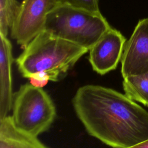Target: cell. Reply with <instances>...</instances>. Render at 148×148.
<instances>
[{
  "instance_id": "obj_1",
  "label": "cell",
  "mask_w": 148,
  "mask_h": 148,
  "mask_svg": "<svg viewBox=\"0 0 148 148\" xmlns=\"http://www.w3.org/2000/svg\"><path fill=\"white\" fill-rule=\"evenodd\" d=\"M87 132L113 148H128L148 139V112L125 94L93 84L80 87L72 100Z\"/></svg>"
},
{
  "instance_id": "obj_2",
  "label": "cell",
  "mask_w": 148,
  "mask_h": 148,
  "mask_svg": "<svg viewBox=\"0 0 148 148\" xmlns=\"http://www.w3.org/2000/svg\"><path fill=\"white\" fill-rule=\"evenodd\" d=\"M88 51L43 30L24 49L16 62L24 77L42 87L49 81L58 80Z\"/></svg>"
},
{
  "instance_id": "obj_3",
  "label": "cell",
  "mask_w": 148,
  "mask_h": 148,
  "mask_svg": "<svg viewBox=\"0 0 148 148\" xmlns=\"http://www.w3.org/2000/svg\"><path fill=\"white\" fill-rule=\"evenodd\" d=\"M110 27L100 11L57 5L47 14L43 30L89 50Z\"/></svg>"
},
{
  "instance_id": "obj_4",
  "label": "cell",
  "mask_w": 148,
  "mask_h": 148,
  "mask_svg": "<svg viewBox=\"0 0 148 148\" xmlns=\"http://www.w3.org/2000/svg\"><path fill=\"white\" fill-rule=\"evenodd\" d=\"M12 110L10 117L16 128L36 138L50 127L56 116L50 96L31 83L21 85L14 94Z\"/></svg>"
},
{
  "instance_id": "obj_5",
  "label": "cell",
  "mask_w": 148,
  "mask_h": 148,
  "mask_svg": "<svg viewBox=\"0 0 148 148\" xmlns=\"http://www.w3.org/2000/svg\"><path fill=\"white\" fill-rule=\"evenodd\" d=\"M56 5L55 0H23L10 30L12 38L21 48L43 30L47 15Z\"/></svg>"
},
{
  "instance_id": "obj_6",
  "label": "cell",
  "mask_w": 148,
  "mask_h": 148,
  "mask_svg": "<svg viewBox=\"0 0 148 148\" xmlns=\"http://www.w3.org/2000/svg\"><path fill=\"white\" fill-rule=\"evenodd\" d=\"M121 63L123 78L148 72V18L138 21L126 41Z\"/></svg>"
},
{
  "instance_id": "obj_7",
  "label": "cell",
  "mask_w": 148,
  "mask_h": 148,
  "mask_svg": "<svg viewBox=\"0 0 148 148\" xmlns=\"http://www.w3.org/2000/svg\"><path fill=\"white\" fill-rule=\"evenodd\" d=\"M125 38L110 27L89 49V62L94 71L105 75L115 69L121 61Z\"/></svg>"
},
{
  "instance_id": "obj_8",
  "label": "cell",
  "mask_w": 148,
  "mask_h": 148,
  "mask_svg": "<svg viewBox=\"0 0 148 148\" xmlns=\"http://www.w3.org/2000/svg\"><path fill=\"white\" fill-rule=\"evenodd\" d=\"M12 45L7 36L0 34V120L12 109Z\"/></svg>"
},
{
  "instance_id": "obj_9",
  "label": "cell",
  "mask_w": 148,
  "mask_h": 148,
  "mask_svg": "<svg viewBox=\"0 0 148 148\" xmlns=\"http://www.w3.org/2000/svg\"><path fill=\"white\" fill-rule=\"evenodd\" d=\"M123 87L125 94L133 101L148 105V72L124 78Z\"/></svg>"
},
{
  "instance_id": "obj_10",
  "label": "cell",
  "mask_w": 148,
  "mask_h": 148,
  "mask_svg": "<svg viewBox=\"0 0 148 148\" xmlns=\"http://www.w3.org/2000/svg\"><path fill=\"white\" fill-rule=\"evenodd\" d=\"M25 137L14 126L10 116L0 120V148H25Z\"/></svg>"
},
{
  "instance_id": "obj_11",
  "label": "cell",
  "mask_w": 148,
  "mask_h": 148,
  "mask_svg": "<svg viewBox=\"0 0 148 148\" xmlns=\"http://www.w3.org/2000/svg\"><path fill=\"white\" fill-rule=\"evenodd\" d=\"M21 3L17 0H0V34L7 36L18 14Z\"/></svg>"
},
{
  "instance_id": "obj_12",
  "label": "cell",
  "mask_w": 148,
  "mask_h": 148,
  "mask_svg": "<svg viewBox=\"0 0 148 148\" xmlns=\"http://www.w3.org/2000/svg\"><path fill=\"white\" fill-rule=\"evenodd\" d=\"M55 2L56 5H66L91 11H99V0H55Z\"/></svg>"
},
{
  "instance_id": "obj_13",
  "label": "cell",
  "mask_w": 148,
  "mask_h": 148,
  "mask_svg": "<svg viewBox=\"0 0 148 148\" xmlns=\"http://www.w3.org/2000/svg\"><path fill=\"white\" fill-rule=\"evenodd\" d=\"M25 148H47L36 137L25 134Z\"/></svg>"
},
{
  "instance_id": "obj_14",
  "label": "cell",
  "mask_w": 148,
  "mask_h": 148,
  "mask_svg": "<svg viewBox=\"0 0 148 148\" xmlns=\"http://www.w3.org/2000/svg\"><path fill=\"white\" fill-rule=\"evenodd\" d=\"M128 148H148V139Z\"/></svg>"
},
{
  "instance_id": "obj_15",
  "label": "cell",
  "mask_w": 148,
  "mask_h": 148,
  "mask_svg": "<svg viewBox=\"0 0 148 148\" xmlns=\"http://www.w3.org/2000/svg\"><path fill=\"white\" fill-rule=\"evenodd\" d=\"M147 107H148V105H147Z\"/></svg>"
}]
</instances>
